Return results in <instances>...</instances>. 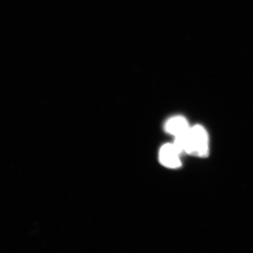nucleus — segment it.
Returning <instances> with one entry per match:
<instances>
[{
    "mask_svg": "<svg viewBox=\"0 0 253 253\" xmlns=\"http://www.w3.org/2000/svg\"><path fill=\"white\" fill-rule=\"evenodd\" d=\"M189 123L185 118L181 116L169 118L165 125V129L168 134L176 136L186 132L190 129Z\"/></svg>",
    "mask_w": 253,
    "mask_h": 253,
    "instance_id": "3",
    "label": "nucleus"
},
{
    "mask_svg": "<svg viewBox=\"0 0 253 253\" xmlns=\"http://www.w3.org/2000/svg\"><path fill=\"white\" fill-rule=\"evenodd\" d=\"M174 144L181 154L206 157L209 152V138L204 126H191L189 130L174 138Z\"/></svg>",
    "mask_w": 253,
    "mask_h": 253,
    "instance_id": "1",
    "label": "nucleus"
},
{
    "mask_svg": "<svg viewBox=\"0 0 253 253\" xmlns=\"http://www.w3.org/2000/svg\"><path fill=\"white\" fill-rule=\"evenodd\" d=\"M181 153L174 144H166L163 145L160 150V162L165 167L175 169L180 167L181 165L180 159Z\"/></svg>",
    "mask_w": 253,
    "mask_h": 253,
    "instance_id": "2",
    "label": "nucleus"
}]
</instances>
